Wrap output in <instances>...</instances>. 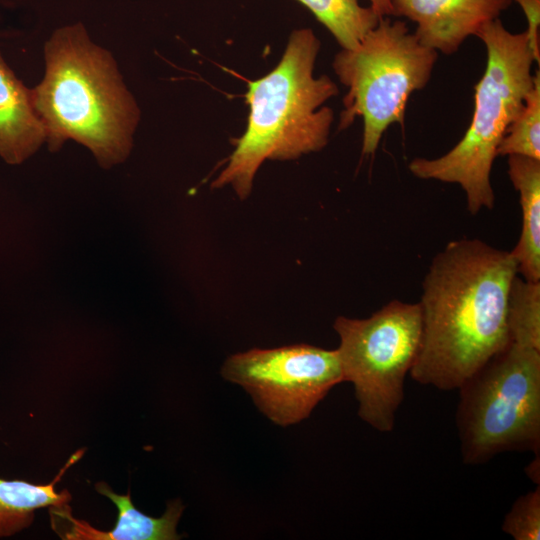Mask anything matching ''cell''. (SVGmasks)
Returning <instances> with one entry per match:
<instances>
[{"instance_id":"cell-1","label":"cell","mask_w":540,"mask_h":540,"mask_svg":"<svg viewBox=\"0 0 540 540\" xmlns=\"http://www.w3.org/2000/svg\"><path fill=\"white\" fill-rule=\"evenodd\" d=\"M517 265L479 239L449 242L424 277L422 340L411 378L440 390L463 382L510 343L508 298Z\"/></svg>"},{"instance_id":"cell-2","label":"cell","mask_w":540,"mask_h":540,"mask_svg":"<svg viewBox=\"0 0 540 540\" xmlns=\"http://www.w3.org/2000/svg\"><path fill=\"white\" fill-rule=\"evenodd\" d=\"M45 73L31 89L48 149L67 140L88 148L105 169L133 148L140 108L110 51L94 43L82 23L57 28L44 44Z\"/></svg>"},{"instance_id":"cell-3","label":"cell","mask_w":540,"mask_h":540,"mask_svg":"<svg viewBox=\"0 0 540 540\" xmlns=\"http://www.w3.org/2000/svg\"><path fill=\"white\" fill-rule=\"evenodd\" d=\"M320 47L313 30L296 29L275 68L248 82L246 130L212 188L230 185L246 199L264 161L297 159L327 145L334 113L323 104L339 89L327 75L314 76Z\"/></svg>"},{"instance_id":"cell-4","label":"cell","mask_w":540,"mask_h":540,"mask_svg":"<svg viewBox=\"0 0 540 540\" xmlns=\"http://www.w3.org/2000/svg\"><path fill=\"white\" fill-rule=\"evenodd\" d=\"M476 36L485 45L487 60L474 87V111L467 131L446 154L417 157L408 164L419 179L460 185L471 215L494 207L492 165L501 139L534 85L532 65L539 62V38L528 30L510 32L499 18L485 24Z\"/></svg>"},{"instance_id":"cell-5","label":"cell","mask_w":540,"mask_h":540,"mask_svg":"<svg viewBox=\"0 0 540 540\" xmlns=\"http://www.w3.org/2000/svg\"><path fill=\"white\" fill-rule=\"evenodd\" d=\"M437 59L404 21L381 17L356 47L334 57L333 70L348 89L338 129L362 118V154H374L388 127L403 125L410 95L427 85Z\"/></svg>"},{"instance_id":"cell-6","label":"cell","mask_w":540,"mask_h":540,"mask_svg":"<svg viewBox=\"0 0 540 540\" xmlns=\"http://www.w3.org/2000/svg\"><path fill=\"white\" fill-rule=\"evenodd\" d=\"M459 390L456 427L464 464L540 450V349L510 342Z\"/></svg>"},{"instance_id":"cell-7","label":"cell","mask_w":540,"mask_h":540,"mask_svg":"<svg viewBox=\"0 0 540 540\" xmlns=\"http://www.w3.org/2000/svg\"><path fill=\"white\" fill-rule=\"evenodd\" d=\"M334 330L343 380L354 386L358 416L379 432L394 429L404 381L422 340L419 302L392 300L364 319L339 316Z\"/></svg>"},{"instance_id":"cell-8","label":"cell","mask_w":540,"mask_h":540,"mask_svg":"<svg viewBox=\"0 0 540 540\" xmlns=\"http://www.w3.org/2000/svg\"><path fill=\"white\" fill-rule=\"evenodd\" d=\"M221 374L242 386L257 408L280 426L309 417L331 388L344 382L336 349L304 343L233 354Z\"/></svg>"},{"instance_id":"cell-9","label":"cell","mask_w":540,"mask_h":540,"mask_svg":"<svg viewBox=\"0 0 540 540\" xmlns=\"http://www.w3.org/2000/svg\"><path fill=\"white\" fill-rule=\"evenodd\" d=\"M513 0H391V16L416 24L419 42L452 55L487 23L499 18Z\"/></svg>"},{"instance_id":"cell-10","label":"cell","mask_w":540,"mask_h":540,"mask_svg":"<svg viewBox=\"0 0 540 540\" xmlns=\"http://www.w3.org/2000/svg\"><path fill=\"white\" fill-rule=\"evenodd\" d=\"M96 490L111 499L118 507L117 524L108 532L99 531L83 520L75 519L67 504L54 507L51 512L70 522L68 527L57 531L63 539L91 540H176L181 536L176 532V525L182 515L183 505L179 500L169 503L166 512L159 518L143 514L132 503L130 492L116 494L104 482L96 484Z\"/></svg>"},{"instance_id":"cell-11","label":"cell","mask_w":540,"mask_h":540,"mask_svg":"<svg viewBox=\"0 0 540 540\" xmlns=\"http://www.w3.org/2000/svg\"><path fill=\"white\" fill-rule=\"evenodd\" d=\"M46 142L28 89L15 76L0 53V156L8 164H20Z\"/></svg>"},{"instance_id":"cell-12","label":"cell","mask_w":540,"mask_h":540,"mask_svg":"<svg viewBox=\"0 0 540 540\" xmlns=\"http://www.w3.org/2000/svg\"><path fill=\"white\" fill-rule=\"evenodd\" d=\"M508 175L519 193L522 213L521 232L510 251L517 273L528 281H540V160L508 156Z\"/></svg>"},{"instance_id":"cell-13","label":"cell","mask_w":540,"mask_h":540,"mask_svg":"<svg viewBox=\"0 0 540 540\" xmlns=\"http://www.w3.org/2000/svg\"><path fill=\"white\" fill-rule=\"evenodd\" d=\"M83 452L81 449L74 453L48 485L0 479V537L10 536L30 525L35 509L46 506L60 507L71 500L67 490L57 493L55 485L64 472L82 457Z\"/></svg>"},{"instance_id":"cell-14","label":"cell","mask_w":540,"mask_h":540,"mask_svg":"<svg viewBox=\"0 0 540 540\" xmlns=\"http://www.w3.org/2000/svg\"><path fill=\"white\" fill-rule=\"evenodd\" d=\"M306 6L333 35L342 49L356 47L379 22L371 6L359 0H297Z\"/></svg>"},{"instance_id":"cell-15","label":"cell","mask_w":540,"mask_h":540,"mask_svg":"<svg viewBox=\"0 0 540 540\" xmlns=\"http://www.w3.org/2000/svg\"><path fill=\"white\" fill-rule=\"evenodd\" d=\"M507 319L510 342L540 349V281L514 277Z\"/></svg>"},{"instance_id":"cell-16","label":"cell","mask_w":540,"mask_h":540,"mask_svg":"<svg viewBox=\"0 0 540 540\" xmlns=\"http://www.w3.org/2000/svg\"><path fill=\"white\" fill-rule=\"evenodd\" d=\"M520 155L540 160V76L524 104L508 126L497 149V156Z\"/></svg>"},{"instance_id":"cell-17","label":"cell","mask_w":540,"mask_h":540,"mask_svg":"<svg viewBox=\"0 0 540 540\" xmlns=\"http://www.w3.org/2000/svg\"><path fill=\"white\" fill-rule=\"evenodd\" d=\"M502 531L515 540L540 539V487L519 496L505 515Z\"/></svg>"},{"instance_id":"cell-18","label":"cell","mask_w":540,"mask_h":540,"mask_svg":"<svg viewBox=\"0 0 540 540\" xmlns=\"http://www.w3.org/2000/svg\"><path fill=\"white\" fill-rule=\"evenodd\" d=\"M522 8L527 22V30L535 37L539 38L540 24V0H513Z\"/></svg>"},{"instance_id":"cell-19","label":"cell","mask_w":540,"mask_h":540,"mask_svg":"<svg viewBox=\"0 0 540 540\" xmlns=\"http://www.w3.org/2000/svg\"><path fill=\"white\" fill-rule=\"evenodd\" d=\"M373 10L383 16H391V0H369Z\"/></svg>"},{"instance_id":"cell-20","label":"cell","mask_w":540,"mask_h":540,"mask_svg":"<svg viewBox=\"0 0 540 540\" xmlns=\"http://www.w3.org/2000/svg\"><path fill=\"white\" fill-rule=\"evenodd\" d=\"M539 455H536L534 460L527 467V475L532 479L533 482L539 484Z\"/></svg>"}]
</instances>
